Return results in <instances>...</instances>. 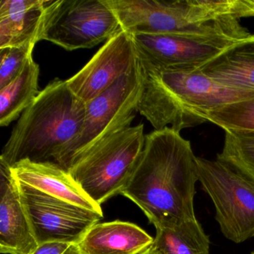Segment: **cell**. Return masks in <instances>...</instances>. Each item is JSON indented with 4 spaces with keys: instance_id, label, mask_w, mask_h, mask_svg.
Returning a JSON list of instances; mask_svg holds the SVG:
<instances>
[{
    "instance_id": "cell-21",
    "label": "cell",
    "mask_w": 254,
    "mask_h": 254,
    "mask_svg": "<svg viewBox=\"0 0 254 254\" xmlns=\"http://www.w3.org/2000/svg\"><path fill=\"white\" fill-rule=\"evenodd\" d=\"M35 44L0 50V89L14 81L23 70L29 59L32 57Z\"/></svg>"
},
{
    "instance_id": "cell-8",
    "label": "cell",
    "mask_w": 254,
    "mask_h": 254,
    "mask_svg": "<svg viewBox=\"0 0 254 254\" xmlns=\"http://www.w3.org/2000/svg\"><path fill=\"white\" fill-rule=\"evenodd\" d=\"M122 30L104 0H50L40 35L68 51L93 48Z\"/></svg>"
},
{
    "instance_id": "cell-22",
    "label": "cell",
    "mask_w": 254,
    "mask_h": 254,
    "mask_svg": "<svg viewBox=\"0 0 254 254\" xmlns=\"http://www.w3.org/2000/svg\"><path fill=\"white\" fill-rule=\"evenodd\" d=\"M72 244L61 242H48L38 245L31 254H64Z\"/></svg>"
},
{
    "instance_id": "cell-14",
    "label": "cell",
    "mask_w": 254,
    "mask_h": 254,
    "mask_svg": "<svg viewBox=\"0 0 254 254\" xmlns=\"http://www.w3.org/2000/svg\"><path fill=\"white\" fill-rule=\"evenodd\" d=\"M154 242L139 226L117 220L95 224L77 245L84 254H141Z\"/></svg>"
},
{
    "instance_id": "cell-6",
    "label": "cell",
    "mask_w": 254,
    "mask_h": 254,
    "mask_svg": "<svg viewBox=\"0 0 254 254\" xmlns=\"http://www.w3.org/2000/svg\"><path fill=\"white\" fill-rule=\"evenodd\" d=\"M142 74L140 62L128 75L86 103L85 116L79 133L64 148L59 166L68 171L72 160L84 151L130 127L140 100Z\"/></svg>"
},
{
    "instance_id": "cell-15",
    "label": "cell",
    "mask_w": 254,
    "mask_h": 254,
    "mask_svg": "<svg viewBox=\"0 0 254 254\" xmlns=\"http://www.w3.org/2000/svg\"><path fill=\"white\" fill-rule=\"evenodd\" d=\"M50 0L0 1V50L40 41Z\"/></svg>"
},
{
    "instance_id": "cell-16",
    "label": "cell",
    "mask_w": 254,
    "mask_h": 254,
    "mask_svg": "<svg viewBox=\"0 0 254 254\" xmlns=\"http://www.w3.org/2000/svg\"><path fill=\"white\" fill-rule=\"evenodd\" d=\"M196 69L226 87L254 92V35L236 41Z\"/></svg>"
},
{
    "instance_id": "cell-24",
    "label": "cell",
    "mask_w": 254,
    "mask_h": 254,
    "mask_svg": "<svg viewBox=\"0 0 254 254\" xmlns=\"http://www.w3.org/2000/svg\"><path fill=\"white\" fill-rule=\"evenodd\" d=\"M64 254H84L80 251L76 244H72Z\"/></svg>"
},
{
    "instance_id": "cell-3",
    "label": "cell",
    "mask_w": 254,
    "mask_h": 254,
    "mask_svg": "<svg viewBox=\"0 0 254 254\" xmlns=\"http://www.w3.org/2000/svg\"><path fill=\"white\" fill-rule=\"evenodd\" d=\"M85 106L66 81H50L20 116L0 163L9 167L25 160L58 164L64 148L81 130Z\"/></svg>"
},
{
    "instance_id": "cell-20",
    "label": "cell",
    "mask_w": 254,
    "mask_h": 254,
    "mask_svg": "<svg viewBox=\"0 0 254 254\" xmlns=\"http://www.w3.org/2000/svg\"><path fill=\"white\" fill-rule=\"evenodd\" d=\"M206 120L225 132L254 133V97L208 111Z\"/></svg>"
},
{
    "instance_id": "cell-2",
    "label": "cell",
    "mask_w": 254,
    "mask_h": 254,
    "mask_svg": "<svg viewBox=\"0 0 254 254\" xmlns=\"http://www.w3.org/2000/svg\"><path fill=\"white\" fill-rule=\"evenodd\" d=\"M140 65L138 112L157 130L169 127L180 133L207 122L208 111L254 97V92L226 87L196 69L155 67L141 62Z\"/></svg>"
},
{
    "instance_id": "cell-23",
    "label": "cell",
    "mask_w": 254,
    "mask_h": 254,
    "mask_svg": "<svg viewBox=\"0 0 254 254\" xmlns=\"http://www.w3.org/2000/svg\"><path fill=\"white\" fill-rule=\"evenodd\" d=\"M141 254H165L158 247L156 246L154 244H153L148 249H147L145 252Z\"/></svg>"
},
{
    "instance_id": "cell-12",
    "label": "cell",
    "mask_w": 254,
    "mask_h": 254,
    "mask_svg": "<svg viewBox=\"0 0 254 254\" xmlns=\"http://www.w3.org/2000/svg\"><path fill=\"white\" fill-rule=\"evenodd\" d=\"M0 252L31 254L38 246L11 168L0 163Z\"/></svg>"
},
{
    "instance_id": "cell-10",
    "label": "cell",
    "mask_w": 254,
    "mask_h": 254,
    "mask_svg": "<svg viewBox=\"0 0 254 254\" xmlns=\"http://www.w3.org/2000/svg\"><path fill=\"white\" fill-rule=\"evenodd\" d=\"M139 61L155 67L197 69L239 40L221 35H131Z\"/></svg>"
},
{
    "instance_id": "cell-1",
    "label": "cell",
    "mask_w": 254,
    "mask_h": 254,
    "mask_svg": "<svg viewBox=\"0 0 254 254\" xmlns=\"http://www.w3.org/2000/svg\"><path fill=\"white\" fill-rule=\"evenodd\" d=\"M196 157L179 132L155 130L145 136L139 164L121 194L139 206L156 229L196 219Z\"/></svg>"
},
{
    "instance_id": "cell-13",
    "label": "cell",
    "mask_w": 254,
    "mask_h": 254,
    "mask_svg": "<svg viewBox=\"0 0 254 254\" xmlns=\"http://www.w3.org/2000/svg\"><path fill=\"white\" fill-rule=\"evenodd\" d=\"M19 182L75 206L103 214L102 206L93 201L67 170L52 162L22 160L11 166Z\"/></svg>"
},
{
    "instance_id": "cell-4",
    "label": "cell",
    "mask_w": 254,
    "mask_h": 254,
    "mask_svg": "<svg viewBox=\"0 0 254 254\" xmlns=\"http://www.w3.org/2000/svg\"><path fill=\"white\" fill-rule=\"evenodd\" d=\"M122 30L130 35H221L241 40L251 35L238 19L211 20L198 0H104Z\"/></svg>"
},
{
    "instance_id": "cell-5",
    "label": "cell",
    "mask_w": 254,
    "mask_h": 254,
    "mask_svg": "<svg viewBox=\"0 0 254 254\" xmlns=\"http://www.w3.org/2000/svg\"><path fill=\"white\" fill-rule=\"evenodd\" d=\"M145 136L143 125L130 126L75 157L68 172L102 206L127 187L142 157Z\"/></svg>"
},
{
    "instance_id": "cell-9",
    "label": "cell",
    "mask_w": 254,
    "mask_h": 254,
    "mask_svg": "<svg viewBox=\"0 0 254 254\" xmlns=\"http://www.w3.org/2000/svg\"><path fill=\"white\" fill-rule=\"evenodd\" d=\"M17 184L38 245L48 242L77 245L89 229L103 217V214L52 197L19 181Z\"/></svg>"
},
{
    "instance_id": "cell-18",
    "label": "cell",
    "mask_w": 254,
    "mask_h": 254,
    "mask_svg": "<svg viewBox=\"0 0 254 254\" xmlns=\"http://www.w3.org/2000/svg\"><path fill=\"white\" fill-rule=\"evenodd\" d=\"M156 230L154 244L165 254H209V236L197 219Z\"/></svg>"
},
{
    "instance_id": "cell-17",
    "label": "cell",
    "mask_w": 254,
    "mask_h": 254,
    "mask_svg": "<svg viewBox=\"0 0 254 254\" xmlns=\"http://www.w3.org/2000/svg\"><path fill=\"white\" fill-rule=\"evenodd\" d=\"M39 66L32 57L20 75L0 89V126L2 127L17 120L39 95Z\"/></svg>"
},
{
    "instance_id": "cell-11",
    "label": "cell",
    "mask_w": 254,
    "mask_h": 254,
    "mask_svg": "<svg viewBox=\"0 0 254 254\" xmlns=\"http://www.w3.org/2000/svg\"><path fill=\"white\" fill-rule=\"evenodd\" d=\"M139 59L132 36L121 30L108 40L90 62L66 80L71 91L84 103L90 102L130 74Z\"/></svg>"
},
{
    "instance_id": "cell-7",
    "label": "cell",
    "mask_w": 254,
    "mask_h": 254,
    "mask_svg": "<svg viewBox=\"0 0 254 254\" xmlns=\"http://www.w3.org/2000/svg\"><path fill=\"white\" fill-rule=\"evenodd\" d=\"M196 164L223 235L236 244L254 237V180L218 160L197 157Z\"/></svg>"
},
{
    "instance_id": "cell-19",
    "label": "cell",
    "mask_w": 254,
    "mask_h": 254,
    "mask_svg": "<svg viewBox=\"0 0 254 254\" xmlns=\"http://www.w3.org/2000/svg\"><path fill=\"white\" fill-rule=\"evenodd\" d=\"M217 160L254 181V133L225 132L224 146Z\"/></svg>"
},
{
    "instance_id": "cell-25",
    "label": "cell",
    "mask_w": 254,
    "mask_h": 254,
    "mask_svg": "<svg viewBox=\"0 0 254 254\" xmlns=\"http://www.w3.org/2000/svg\"><path fill=\"white\" fill-rule=\"evenodd\" d=\"M254 254V252H253L252 254Z\"/></svg>"
}]
</instances>
